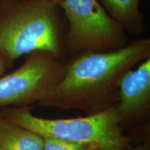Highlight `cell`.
Wrapping results in <instances>:
<instances>
[{
	"label": "cell",
	"mask_w": 150,
	"mask_h": 150,
	"mask_svg": "<svg viewBox=\"0 0 150 150\" xmlns=\"http://www.w3.org/2000/svg\"><path fill=\"white\" fill-rule=\"evenodd\" d=\"M139 1H141V0H139Z\"/></svg>",
	"instance_id": "4fadbf2b"
},
{
	"label": "cell",
	"mask_w": 150,
	"mask_h": 150,
	"mask_svg": "<svg viewBox=\"0 0 150 150\" xmlns=\"http://www.w3.org/2000/svg\"><path fill=\"white\" fill-rule=\"evenodd\" d=\"M116 105L99 113L67 119L38 117L29 106L0 110L10 120L41 137L86 144L96 150H122L130 138L124 134Z\"/></svg>",
	"instance_id": "3957f363"
},
{
	"label": "cell",
	"mask_w": 150,
	"mask_h": 150,
	"mask_svg": "<svg viewBox=\"0 0 150 150\" xmlns=\"http://www.w3.org/2000/svg\"><path fill=\"white\" fill-rule=\"evenodd\" d=\"M106 12L121 24L127 33L138 35L145 31L139 0H101Z\"/></svg>",
	"instance_id": "ba28073f"
},
{
	"label": "cell",
	"mask_w": 150,
	"mask_h": 150,
	"mask_svg": "<svg viewBox=\"0 0 150 150\" xmlns=\"http://www.w3.org/2000/svg\"><path fill=\"white\" fill-rule=\"evenodd\" d=\"M116 106L122 127L141 120L149 112L150 57L122 76Z\"/></svg>",
	"instance_id": "8992f818"
},
{
	"label": "cell",
	"mask_w": 150,
	"mask_h": 150,
	"mask_svg": "<svg viewBox=\"0 0 150 150\" xmlns=\"http://www.w3.org/2000/svg\"><path fill=\"white\" fill-rule=\"evenodd\" d=\"M65 62L47 52L27 55L18 68L0 77V108L36 104L59 81Z\"/></svg>",
	"instance_id": "5b68a950"
},
{
	"label": "cell",
	"mask_w": 150,
	"mask_h": 150,
	"mask_svg": "<svg viewBox=\"0 0 150 150\" xmlns=\"http://www.w3.org/2000/svg\"><path fill=\"white\" fill-rule=\"evenodd\" d=\"M59 5L50 0H0V54L11 65L34 52L66 54Z\"/></svg>",
	"instance_id": "7a4b0ae2"
},
{
	"label": "cell",
	"mask_w": 150,
	"mask_h": 150,
	"mask_svg": "<svg viewBox=\"0 0 150 150\" xmlns=\"http://www.w3.org/2000/svg\"><path fill=\"white\" fill-rule=\"evenodd\" d=\"M11 66L12 65L9 64L8 62L6 61L4 58L0 54V77L4 75L7 70L10 68Z\"/></svg>",
	"instance_id": "8fae6325"
},
{
	"label": "cell",
	"mask_w": 150,
	"mask_h": 150,
	"mask_svg": "<svg viewBox=\"0 0 150 150\" xmlns=\"http://www.w3.org/2000/svg\"><path fill=\"white\" fill-rule=\"evenodd\" d=\"M149 57V38L129 42L115 51L74 54L65 62L59 81L36 105L78 110L86 115L104 111L117 104L124 73Z\"/></svg>",
	"instance_id": "6da1fadb"
},
{
	"label": "cell",
	"mask_w": 150,
	"mask_h": 150,
	"mask_svg": "<svg viewBox=\"0 0 150 150\" xmlns=\"http://www.w3.org/2000/svg\"><path fill=\"white\" fill-rule=\"evenodd\" d=\"M50 1H53V2L59 5V3H60V1H61V0H50Z\"/></svg>",
	"instance_id": "7c38bea8"
},
{
	"label": "cell",
	"mask_w": 150,
	"mask_h": 150,
	"mask_svg": "<svg viewBox=\"0 0 150 150\" xmlns=\"http://www.w3.org/2000/svg\"><path fill=\"white\" fill-rule=\"evenodd\" d=\"M43 139L6 117L0 110V150H42Z\"/></svg>",
	"instance_id": "52a82bcc"
},
{
	"label": "cell",
	"mask_w": 150,
	"mask_h": 150,
	"mask_svg": "<svg viewBox=\"0 0 150 150\" xmlns=\"http://www.w3.org/2000/svg\"><path fill=\"white\" fill-rule=\"evenodd\" d=\"M122 150H150L149 142L147 141L138 145H131L129 143Z\"/></svg>",
	"instance_id": "30bf717a"
},
{
	"label": "cell",
	"mask_w": 150,
	"mask_h": 150,
	"mask_svg": "<svg viewBox=\"0 0 150 150\" xmlns=\"http://www.w3.org/2000/svg\"><path fill=\"white\" fill-rule=\"evenodd\" d=\"M42 150H96L91 146L59 139L50 136L42 137Z\"/></svg>",
	"instance_id": "9c48e42d"
},
{
	"label": "cell",
	"mask_w": 150,
	"mask_h": 150,
	"mask_svg": "<svg viewBox=\"0 0 150 150\" xmlns=\"http://www.w3.org/2000/svg\"><path fill=\"white\" fill-rule=\"evenodd\" d=\"M67 19L65 48L71 56L115 51L129 43L127 32L97 0H61Z\"/></svg>",
	"instance_id": "277c9868"
}]
</instances>
